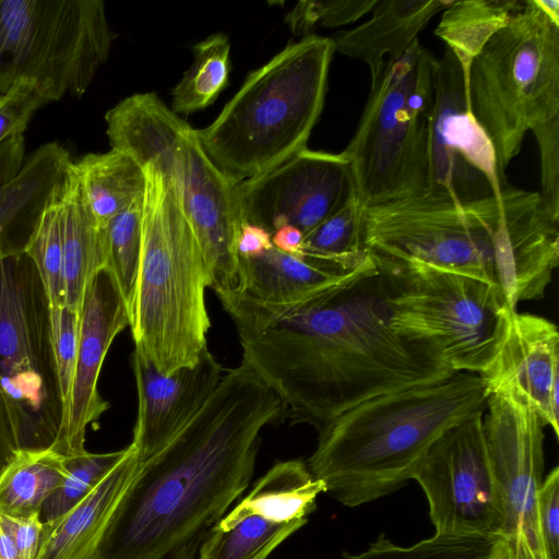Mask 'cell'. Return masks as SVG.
<instances>
[{
  "label": "cell",
  "mask_w": 559,
  "mask_h": 559,
  "mask_svg": "<svg viewBox=\"0 0 559 559\" xmlns=\"http://www.w3.org/2000/svg\"><path fill=\"white\" fill-rule=\"evenodd\" d=\"M218 298L242 361L280 397L290 425L318 433L370 399L455 373L392 329L379 274L284 304Z\"/></svg>",
  "instance_id": "1"
},
{
  "label": "cell",
  "mask_w": 559,
  "mask_h": 559,
  "mask_svg": "<svg viewBox=\"0 0 559 559\" xmlns=\"http://www.w3.org/2000/svg\"><path fill=\"white\" fill-rule=\"evenodd\" d=\"M361 209L357 199L305 236L302 254L342 271H353L372 260L362 243Z\"/></svg>",
  "instance_id": "31"
},
{
  "label": "cell",
  "mask_w": 559,
  "mask_h": 559,
  "mask_svg": "<svg viewBox=\"0 0 559 559\" xmlns=\"http://www.w3.org/2000/svg\"><path fill=\"white\" fill-rule=\"evenodd\" d=\"M504 536L436 534L413 546L401 547L381 534L359 552H343V559H492Z\"/></svg>",
  "instance_id": "32"
},
{
  "label": "cell",
  "mask_w": 559,
  "mask_h": 559,
  "mask_svg": "<svg viewBox=\"0 0 559 559\" xmlns=\"http://www.w3.org/2000/svg\"><path fill=\"white\" fill-rule=\"evenodd\" d=\"M334 52L330 37L314 34L287 45L248 75L209 127L197 130L204 152L233 185L307 148Z\"/></svg>",
  "instance_id": "5"
},
{
  "label": "cell",
  "mask_w": 559,
  "mask_h": 559,
  "mask_svg": "<svg viewBox=\"0 0 559 559\" xmlns=\"http://www.w3.org/2000/svg\"><path fill=\"white\" fill-rule=\"evenodd\" d=\"M67 475L66 456L49 450L20 451L0 476V514L39 515L47 498Z\"/></svg>",
  "instance_id": "28"
},
{
  "label": "cell",
  "mask_w": 559,
  "mask_h": 559,
  "mask_svg": "<svg viewBox=\"0 0 559 559\" xmlns=\"http://www.w3.org/2000/svg\"><path fill=\"white\" fill-rule=\"evenodd\" d=\"M48 103L31 83H21L0 96V143L23 134L35 112Z\"/></svg>",
  "instance_id": "39"
},
{
  "label": "cell",
  "mask_w": 559,
  "mask_h": 559,
  "mask_svg": "<svg viewBox=\"0 0 559 559\" xmlns=\"http://www.w3.org/2000/svg\"><path fill=\"white\" fill-rule=\"evenodd\" d=\"M144 195L114 216L103 228L107 270L115 280L127 311L132 301L142 247Z\"/></svg>",
  "instance_id": "33"
},
{
  "label": "cell",
  "mask_w": 559,
  "mask_h": 559,
  "mask_svg": "<svg viewBox=\"0 0 559 559\" xmlns=\"http://www.w3.org/2000/svg\"><path fill=\"white\" fill-rule=\"evenodd\" d=\"M483 429L504 514V537L524 540L545 559L536 519L544 480L546 424L523 399L503 392L488 395Z\"/></svg>",
  "instance_id": "16"
},
{
  "label": "cell",
  "mask_w": 559,
  "mask_h": 559,
  "mask_svg": "<svg viewBox=\"0 0 559 559\" xmlns=\"http://www.w3.org/2000/svg\"><path fill=\"white\" fill-rule=\"evenodd\" d=\"M72 168L84 202L100 228L144 195L143 168L119 151L86 154L73 162Z\"/></svg>",
  "instance_id": "26"
},
{
  "label": "cell",
  "mask_w": 559,
  "mask_h": 559,
  "mask_svg": "<svg viewBox=\"0 0 559 559\" xmlns=\"http://www.w3.org/2000/svg\"><path fill=\"white\" fill-rule=\"evenodd\" d=\"M72 163L59 185L63 307L79 313L87 287L105 269L106 257L103 228L84 202Z\"/></svg>",
  "instance_id": "24"
},
{
  "label": "cell",
  "mask_w": 559,
  "mask_h": 559,
  "mask_svg": "<svg viewBox=\"0 0 559 559\" xmlns=\"http://www.w3.org/2000/svg\"><path fill=\"white\" fill-rule=\"evenodd\" d=\"M537 531L545 559H559V467L540 485L536 502Z\"/></svg>",
  "instance_id": "40"
},
{
  "label": "cell",
  "mask_w": 559,
  "mask_h": 559,
  "mask_svg": "<svg viewBox=\"0 0 559 559\" xmlns=\"http://www.w3.org/2000/svg\"><path fill=\"white\" fill-rule=\"evenodd\" d=\"M321 492H325L324 483L312 475L306 463L300 460L278 462L214 526L225 530L249 515L275 523H307Z\"/></svg>",
  "instance_id": "25"
},
{
  "label": "cell",
  "mask_w": 559,
  "mask_h": 559,
  "mask_svg": "<svg viewBox=\"0 0 559 559\" xmlns=\"http://www.w3.org/2000/svg\"><path fill=\"white\" fill-rule=\"evenodd\" d=\"M129 325L120 290L107 270L99 271L86 289L79 312L75 369L71 393L51 448L62 456L86 452L85 436L109 408L98 391L100 370L116 336Z\"/></svg>",
  "instance_id": "17"
},
{
  "label": "cell",
  "mask_w": 559,
  "mask_h": 559,
  "mask_svg": "<svg viewBox=\"0 0 559 559\" xmlns=\"http://www.w3.org/2000/svg\"><path fill=\"white\" fill-rule=\"evenodd\" d=\"M379 274L373 259L365 265L342 271L305 254H288L272 247L261 255L239 258V290L264 304H284L316 292L354 286Z\"/></svg>",
  "instance_id": "20"
},
{
  "label": "cell",
  "mask_w": 559,
  "mask_h": 559,
  "mask_svg": "<svg viewBox=\"0 0 559 559\" xmlns=\"http://www.w3.org/2000/svg\"><path fill=\"white\" fill-rule=\"evenodd\" d=\"M241 223L271 235L284 225L306 236L356 199L350 164L342 153L305 148L271 171L235 185Z\"/></svg>",
  "instance_id": "15"
},
{
  "label": "cell",
  "mask_w": 559,
  "mask_h": 559,
  "mask_svg": "<svg viewBox=\"0 0 559 559\" xmlns=\"http://www.w3.org/2000/svg\"><path fill=\"white\" fill-rule=\"evenodd\" d=\"M305 235L297 227L284 225L272 234V245L277 250L295 255H302Z\"/></svg>",
  "instance_id": "45"
},
{
  "label": "cell",
  "mask_w": 559,
  "mask_h": 559,
  "mask_svg": "<svg viewBox=\"0 0 559 559\" xmlns=\"http://www.w3.org/2000/svg\"><path fill=\"white\" fill-rule=\"evenodd\" d=\"M437 59L416 39L389 60L371 84L348 145L360 209L423 194L429 189L428 141Z\"/></svg>",
  "instance_id": "8"
},
{
  "label": "cell",
  "mask_w": 559,
  "mask_h": 559,
  "mask_svg": "<svg viewBox=\"0 0 559 559\" xmlns=\"http://www.w3.org/2000/svg\"><path fill=\"white\" fill-rule=\"evenodd\" d=\"M377 267L400 336L453 372H486L516 311L497 287L423 266Z\"/></svg>",
  "instance_id": "10"
},
{
  "label": "cell",
  "mask_w": 559,
  "mask_h": 559,
  "mask_svg": "<svg viewBox=\"0 0 559 559\" xmlns=\"http://www.w3.org/2000/svg\"><path fill=\"white\" fill-rule=\"evenodd\" d=\"M536 138L540 158L542 192L544 205L559 218V116L531 129Z\"/></svg>",
  "instance_id": "38"
},
{
  "label": "cell",
  "mask_w": 559,
  "mask_h": 559,
  "mask_svg": "<svg viewBox=\"0 0 559 559\" xmlns=\"http://www.w3.org/2000/svg\"><path fill=\"white\" fill-rule=\"evenodd\" d=\"M136 464L135 449L129 444L121 461L82 501L57 520L43 523L35 559H100L103 534Z\"/></svg>",
  "instance_id": "21"
},
{
  "label": "cell",
  "mask_w": 559,
  "mask_h": 559,
  "mask_svg": "<svg viewBox=\"0 0 559 559\" xmlns=\"http://www.w3.org/2000/svg\"><path fill=\"white\" fill-rule=\"evenodd\" d=\"M111 150L170 178L199 243L209 287L216 295L239 290L237 237L240 218L235 185L204 152L197 130L155 93L126 97L105 116Z\"/></svg>",
  "instance_id": "7"
},
{
  "label": "cell",
  "mask_w": 559,
  "mask_h": 559,
  "mask_svg": "<svg viewBox=\"0 0 559 559\" xmlns=\"http://www.w3.org/2000/svg\"><path fill=\"white\" fill-rule=\"evenodd\" d=\"M230 44L213 34L193 47V62L171 91V110L189 115L210 106L226 87L230 71Z\"/></svg>",
  "instance_id": "29"
},
{
  "label": "cell",
  "mask_w": 559,
  "mask_h": 559,
  "mask_svg": "<svg viewBox=\"0 0 559 559\" xmlns=\"http://www.w3.org/2000/svg\"><path fill=\"white\" fill-rule=\"evenodd\" d=\"M69 152L57 142L39 146L0 193V260L23 252L43 210L64 178Z\"/></svg>",
  "instance_id": "23"
},
{
  "label": "cell",
  "mask_w": 559,
  "mask_h": 559,
  "mask_svg": "<svg viewBox=\"0 0 559 559\" xmlns=\"http://www.w3.org/2000/svg\"><path fill=\"white\" fill-rule=\"evenodd\" d=\"M487 399L483 378L472 372L370 399L319 432L307 466L343 506L374 501L413 479L431 444L485 412Z\"/></svg>",
  "instance_id": "4"
},
{
  "label": "cell",
  "mask_w": 559,
  "mask_h": 559,
  "mask_svg": "<svg viewBox=\"0 0 559 559\" xmlns=\"http://www.w3.org/2000/svg\"><path fill=\"white\" fill-rule=\"evenodd\" d=\"M286 418L280 397L241 364L162 450L138 461L103 534L100 559H194L248 487L261 431Z\"/></svg>",
  "instance_id": "2"
},
{
  "label": "cell",
  "mask_w": 559,
  "mask_h": 559,
  "mask_svg": "<svg viewBox=\"0 0 559 559\" xmlns=\"http://www.w3.org/2000/svg\"><path fill=\"white\" fill-rule=\"evenodd\" d=\"M487 394L527 401L559 437V333L550 320L512 312L498 353L480 376Z\"/></svg>",
  "instance_id": "19"
},
{
  "label": "cell",
  "mask_w": 559,
  "mask_h": 559,
  "mask_svg": "<svg viewBox=\"0 0 559 559\" xmlns=\"http://www.w3.org/2000/svg\"><path fill=\"white\" fill-rule=\"evenodd\" d=\"M236 246L238 258H254L273 247L272 235L260 226L241 223Z\"/></svg>",
  "instance_id": "43"
},
{
  "label": "cell",
  "mask_w": 559,
  "mask_h": 559,
  "mask_svg": "<svg viewBox=\"0 0 559 559\" xmlns=\"http://www.w3.org/2000/svg\"><path fill=\"white\" fill-rule=\"evenodd\" d=\"M131 365L138 390L133 439L138 461L169 443L202 408L223 376V366L206 348L192 367L163 374L136 349Z\"/></svg>",
  "instance_id": "18"
},
{
  "label": "cell",
  "mask_w": 559,
  "mask_h": 559,
  "mask_svg": "<svg viewBox=\"0 0 559 559\" xmlns=\"http://www.w3.org/2000/svg\"><path fill=\"white\" fill-rule=\"evenodd\" d=\"M59 185L50 194L23 249L37 271L49 309L63 307Z\"/></svg>",
  "instance_id": "34"
},
{
  "label": "cell",
  "mask_w": 559,
  "mask_h": 559,
  "mask_svg": "<svg viewBox=\"0 0 559 559\" xmlns=\"http://www.w3.org/2000/svg\"><path fill=\"white\" fill-rule=\"evenodd\" d=\"M428 168L427 192L461 203L499 195L508 183L489 136L467 106L462 69L448 48L436 63Z\"/></svg>",
  "instance_id": "14"
},
{
  "label": "cell",
  "mask_w": 559,
  "mask_h": 559,
  "mask_svg": "<svg viewBox=\"0 0 559 559\" xmlns=\"http://www.w3.org/2000/svg\"><path fill=\"white\" fill-rule=\"evenodd\" d=\"M464 84L467 106L506 176L526 132L559 116V26L525 0L473 59Z\"/></svg>",
  "instance_id": "9"
},
{
  "label": "cell",
  "mask_w": 559,
  "mask_h": 559,
  "mask_svg": "<svg viewBox=\"0 0 559 559\" xmlns=\"http://www.w3.org/2000/svg\"><path fill=\"white\" fill-rule=\"evenodd\" d=\"M542 12L550 19V21L559 26V1L558 0H533Z\"/></svg>",
  "instance_id": "48"
},
{
  "label": "cell",
  "mask_w": 559,
  "mask_h": 559,
  "mask_svg": "<svg viewBox=\"0 0 559 559\" xmlns=\"http://www.w3.org/2000/svg\"><path fill=\"white\" fill-rule=\"evenodd\" d=\"M25 162L24 135H14L0 143V193L14 179Z\"/></svg>",
  "instance_id": "42"
},
{
  "label": "cell",
  "mask_w": 559,
  "mask_h": 559,
  "mask_svg": "<svg viewBox=\"0 0 559 559\" xmlns=\"http://www.w3.org/2000/svg\"><path fill=\"white\" fill-rule=\"evenodd\" d=\"M305 524L275 523L259 515H249L225 530L213 526L199 549V559H266Z\"/></svg>",
  "instance_id": "30"
},
{
  "label": "cell",
  "mask_w": 559,
  "mask_h": 559,
  "mask_svg": "<svg viewBox=\"0 0 559 559\" xmlns=\"http://www.w3.org/2000/svg\"><path fill=\"white\" fill-rule=\"evenodd\" d=\"M492 559H542L528 545L516 537H503Z\"/></svg>",
  "instance_id": "46"
},
{
  "label": "cell",
  "mask_w": 559,
  "mask_h": 559,
  "mask_svg": "<svg viewBox=\"0 0 559 559\" xmlns=\"http://www.w3.org/2000/svg\"><path fill=\"white\" fill-rule=\"evenodd\" d=\"M143 170L142 247L129 326L134 348L167 376L194 366L207 348L210 280L173 180Z\"/></svg>",
  "instance_id": "6"
},
{
  "label": "cell",
  "mask_w": 559,
  "mask_h": 559,
  "mask_svg": "<svg viewBox=\"0 0 559 559\" xmlns=\"http://www.w3.org/2000/svg\"><path fill=\"white\" fill-rule=\"evenodd\" d=\"M114 38L100 0H0V96L21 83L49 103L82 96Z\"/></svg>",
  "instance_id": "11"
},
{
  "label": "cell",
  "mask_w": 559,
  "mask_h": 559,
  "mask_svg": "<svg viewBox=\"0 0 559 559\" xmlns=\"http://www.w3.org/2000/svg\"><path fill=\"white\" fill-rule=\"evenodd\" d=\"M449 0H378L369 20L331 37L334 51L369 67L371 84L386 61L401 58Z\"/></svg>",
  "instance_id": "22"
},
{
  "label": "cell",
  "mask_w": 559,
  "mask_h": 559,
  "mask_svg": "<svg viewBox=\"0 0 559 559\" xmlns=\"http://www.w3.org/2000/svg\"><path fill=\"white\" fill-rule=\"evenodd\" d=\"M127 448L108 453L84 452L66 456L67 475L61 485L44 502L39 519L49 523L82 501L121 461Z\"/></svg>",
  "instance_id": "35"
},
{
  "label": "cell",
  "mask_w": 559,
  "mask_h": 559,
  "mask_svg": "<svg viewBox=\"0 0 559 559\" xmlns=\"http://www.w3.org/2000/svg\"><path fill=\"white\" fill-rule=\"evenodd\" d=\"M20 450L4 406L0 401V476L15 460Z\"/></svg>",
  "instance_id": "44"
},
{
  "label": "cell",
  "mask_w": 559,
  "mask_h": 559,
  "mask_svg": "<svg viewBox=\"0 0 559 559\" xmlns=\"http://www.w3.org/2000/svg\"><path fill=\"white\" fill-rule=\"evenodd\" d=\"M0 559H21L12 538L0 526Z\"/></svg>",
  "instance_id": "47"
},
{
  "label": "cell",
  "mask_w": 559,
  "mask_h": 559,
  "mask_svg": "<svg viewBox=\"0 0 559 559\" xmlns=\"http://www.w3.org/2000/svg\"><path fill=\"white\" fill-rule=\"evenodd\" d=\"M378 0L299 1L286 15L295 34L308 36L317 26L337 27L350 24L370 13Z\"/></svg>",
  "instance_id": "36"
},
{
  "label": "cell",
  "mask_w": 559,
  "mask_h": 559,
  "mask_svg": "<svg viewBox=\"0 0 559 559\" xmlns=\"http://www.w3.org/2000/svg\"><path fill=\"white\" fill-rule=\"evenodd\" d=\"M49 325L55 368L63 413L69 401L74 377L79 334V313L66 307L49 309Z\"/></svg>",
  "instance_id": "37"
},
{
  "label": "cell",
  "mask_w": 559,
  "mask_h": 559,
  "mask_svg": "<svg viewBox=\"0 0 559 559\" xmlns=\"http://www.w3.org/2000/svg\"><path fill=\"white\" fill-rule=\"evenodd\" d=\"M0 401L20 451L52 448L62 404L49 307L37 271L24 252L0 260Z\"/></svg>",
  "instance_id": "12"
},
{
  "label": "cell",
  "mask_w": 559,
  "mask_h": 559,
  "mask_svg": "<svg viewBox=\"0 0 559 559\" xmlns=\"http://www.w3.org/2000/svg\"><path fill=\"white\" fill-rule=\"evenodd\" d=\"M0 526L14 542L21 559L36 558L43 533L39 515L10 518L0 514Z\"/></svg>",
  "instance_id": "41"
},
{
  "label": "cell",
  "mask_w": 559,
  "mask_h": 559,
  "mask_svg": "<svg viewBox=\"0 0 559 559\" xmlns=\"http://www.w3.org/2000/svg\"><path fill=\"white\" fill-rule=\"evenodd\" d=\"M483 414L445 430L413 475L427 498L436 534L503 536L504 514L486 447Z\"/></svg>",
  "instance_id": "13"
},
{
  "label": "cell",
  "mask_w": 559,
  "mask_h": 559,
  "mask_svg": "<svg viewBox=\"0 0 559 559\" xmlns=\"http://www.w3.org/2000/svg\"><path fill=\"white\" fill-rule=\"evenodd\" d=\"M362 243L377 266H423L497 287L508 306L545 296L559 262V218L538 192L507 183L461 203L425 192L361 209Z\"/></svg>",
  "instance_id": "3"
},
{
  "label": "cell",
  "mask_w": 559,
  "mask_h": 559,
  "mask_svg": "<svg viewBox=\"0 0 559 559\" xmlns=\"http://www.w3.org/2000/svg\"><path fill=\"white\" fill-rule=\"evenodd\" d=\"M524 7L525 0H454L443 10L436 35L456 58L464 81L485 44Z\"/></svg>",
  "instance_id": "27"
}]
</instances>
